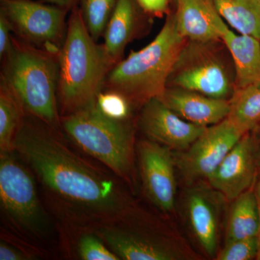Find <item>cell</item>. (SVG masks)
Instances as JSON below:
<instances>
[{
	"label": "cell",
	"instance_id": "18",
	"mask_svg": "<svg viewBox=\"0 0 260 260\" xmlns=\"http://www.w3.org/2000/svg\"><path fill=\"white\" fill-rule=\"evenodd\" d=\"M136 13L134 0H118L109 19L104 34L103 47L115 64L121 60L126 45L134 35Z\"/></svg>",
	"mask_w": 260,
	"mask_h": 260
},
{
	"label": "cell",
	"instance_id": "8",
	"mask_svg": "<svg viewBox=\"0 0 260 260\" xmlns=\"http://www.w3.org/2000/svg\"><path fill=\"white\" fill-rule=\"evenodd\" d=\"M1 11L28 44L59 54L64 41L66 10L30 0H2Z\"/></svg>",
	"mask_w": 260,
	"mask_h": 260
},
{
	"label": "cell",
	"instance_id": "24",
	"mask_svg": "<svg viewBox=\"0 0 260 260\" xmlns=\"http://www.w3.org/2000/svg\"><path fill=\"white\" fill-rule=\"evenodd\" d=\"M95 104L104 115L116 120L126 121L131 112L129 99L123 94L109 89L99 94Z\"/></svg>",
	"mask_w": 260,
	"mask_h": 260
},
{
	"label": "cell",
	"instance_id": "28",
	"mask_svg": "<svg viewBox=\"0 0 260 260\" xmlns=\"http://www.w3.org/2000/svg\"><path fill=\"white\" fill-rule=\"evenodd\" d=\"M32 256L25 253L15 246L1 241L0 243V260H28Z\"/></svg>",
	"mask_w": 260,
	"mask_h": 260
},
{
	"label": "cell",
	"instance_id": "13",
	"mask_svg": "<svg viewBox=\"0 0 260 260\" xmlns=\"http://www.w3.org/2000/svg\"><path fill=\"white\" fill-rule=\"evenodd\" d=\"M256 173V145L246 133L233 147L207 181L210 186L229 201L251 189Z\"/></svg>",
	"mask_w": 260,
	"mask_h": 260
},
{
	"label": "cell",
	"instance_id": "27",
	"mask_svg": "<svg viewBox=\"0 0 260 260\" xmlns=\"http://www.w3.org/2000/svg\"><path fill=\"white\" fill-rule=\"evenodd\" d=\"M13 30L11 24L3 11L0 13V56L4 58L12 47L13 39L10 31Z\"/></svg>",
	"mask_w": 260,
	"mask_h": 260
},
{
	"label": "cell",
	"instance_id": "7",
	"mask_svg": "<svg viewBox=\"0 0 260 260\" xmlns=\"http://www.w3.org/2000/svg\"><path fill=\"white\" fill-rule=\"evenodd\" d=\"M139 217L116 223L98 224L85 231L96 234L121 259H184L185 256L175 243L162 234L145 229L139 223Z\"/></svg>",
	"mask_w": 260,
	"mask_h": 260
},
{
	"label": "cell",
	"instance_id": "21",
	"mask_svg": "<svg viewBox=\"0 0 260 260\" xmlns=\"http://www.w3.org/2000/svg\"><path fill=\"white\" fill-rule=\"evenodd\" d=\"M25 108L3 78L0 83V150L15 151V138L25 120Z\"/></svg>",
	"mask_w": 260,
	"mask_h": 260
},
{
	"label": "cell",
	"instance_id": "15",
	"mask_svg": "<svg viewBox=\"0 0 260 260\" xmlns=\"http://www.w3.org/2000/svg\"><path fill=\"white\" fill-rule=\"evenodd\" d=\"M215 25L220 40L232 54L237 88L260 84V40L230 30L218 12L215 16Z\"/></svg>",
	"mask_w": 260,
	"mask_h": 260
},
{
	"label": "cell",
	"instance_id": "5",
	"mask_svg": "<svg viewBox=\"0 0 260 260\" xmlns=\"http://www.w3.org/2000/svg\"><path fill=\"white\" fill-rule=\"evenodd\" d=\"M61 126L83 151L134 185V137L126 121L111 119L96 104L63 116Z\"/></svg>",
	"mask_w": 260,
	"mask_h": 260
},
{
	"label": "cell",
	"instance_id": "19",
	"mask_svg": "<svg viewBox=\"0 0 260 260\" xmlns=\"http://www.w3.org/2000/svg\"><path fill=\"white\" fill-rule=\"evenodd\" d=\"M259 210L254 189H249L233 201L228 218L225 242L258 237Z\"/></svg>",
	"mask_w": 260,
	"mask_h": 260
},
{
	"label": "cell",
	"instance_id": "29",
	"mask_svg": "<svg viewBox=\"0 0 260 260\" xmlns=\"http://www.w3.org/2000/svg\"><path fill=\"white\" fill-rule=\"evenodd\" d=\"M143 10L153 14H160L167 10L169 0H137Z\"/></svg>",
	"mask_w": 260,
	"mask_h": 260
},
{
	"label": "cell",
	"instance_id": "4",
	"mask_svg": "<svg viewBox=\"0 0 260 260\" xmlns=\"http://www.w3.org/2000/svg\"><path fill=\"white\" fill-rule=\"evenodd\" d=\"M58 55L13 39L4 57L1 78L16 94L25 111L54 129L61 124L56 100Z\"/></svg>",
	"mask_w": 260,
	"mask_h": 260
},
{
	"label": "cell",
	"instance_id": "30",
	"mask_svg": "<svg viewBox=\"0 0 260 260\" xmlns=\"http://www.w3.org/2000/svg\"><path fill=\"white\" fill-rule=\"evenodd\" d=\"M44 1L68 10L70 8H75V3L78 0H44Z\"/></svg>",
	"mask_w": 260,
	"mask_h": 260
},
{
	"label": "cell",
	"instance_id": "16",
	"mask_svg": "<svg viewBox=\"0 0 260 260\" xmlns=\"http://www.w3.org/2000/svg\"><path fill=\"white\" fill-rule=\"evenodd\" d=\"M186 211L191 232L208 256L216 255L219 235L218 210L210 193L193 189L188 193Z\"/></svg>",
	"mask_w": 260,
	"mask_h": 260
},
{
	"label": "cell",
	"instance_id": "17",
	"mask_svg": "<svg viewBox=\"0 0 260 260\" xmlns=\"http://www.w3.org/2000/svg\"><path fill=\"white\" fill-rule=\"evenodd\" d=\"M178 30L184 39L206 44L220 39L215 25L217 10L212 0H176Z\"/></svg>",
	"mask_w": 260,
	"mask_h": 260
},
{
	"label": "cell",
	"instance_id": "22",
	"mask_svg": "<svg viewBox=\"0 0 260 260\" xmlns=\"http://www.w3.org/2000/svg\"><path fill=\"white\" fill-rule=\"evenodd\" d=\"M229 102L227 118L244 134L260 125V84L237 88Z\"/></svg>",
	"mask_w": 260,
	"mask_h": 260
},
{
	"label": "cell",
	"instance_id": "26",
	"mask_svg": "<svg viewBox=\"0 0 260 260\" xmlns=\"http://www.w3.org/2000/svg\"><path fill=\"white\" fill-rule=\"evenodd\" d=\"M259 245L257 237L239 239L225 243L217 254V260H251L257 258Z\"/></svg>",
	"mask_w": 260,
	"mask_h": 260
},
{
	"label": "cell",
	"instance_id": "25",
	"mask_svg": "<svg viewBox=\"0 0 260 260\" xmlns=\"http://www.w3.org/2000/svg\"><path fill=\"white\" fill-rule=\"evenodd\" d=\"M96 234L84 231L78 242V252L84 260H119L115 253Z\"/></svg>",
	"mask_w": 260,
	"mask_h": 260
},
{
	"label": "cell",
	"instance_id": "6",
	"mask_svg": "<svg viewBox=\"0 0 260 260\" xmlns=\"http://www.w3.org/2000/svg\"><path fill=\"white\" fill-rule=\"evenodd\" d=\"M15 152L0 154L2 210L20 232L42 237L49 225L48 218L38 197L35 181Z\"/></svg>",
	"mask_w": 260,
	"mask_h": 260
},
{
	"label": "cell",
	"instance_id": "9",
	"mask_svg": "<svg viewBox=\"0 0 260 260\" xmlns=\"http://www.w3.org/2000/svg\"><path fill=\"white\" fill-rule=\"evenodd\" d=\"M244 135L228 118L208 126L179 157L181 174L188 181L208 179Z\"/></svg>",
	"mask_w": 260,
	"mask_h": 260
},
{
	"label": "cell",
	"instance_id": "1",
	"mask_svg": "<svg viewBox=\"0 0 260 260\" xmlns=\"http://www.w3.org/2000/svg\"><path fill=\"white\" fill-rule=\"evenodd\" d=\"M56 130L42 121L25 119L14 148L57 208L72 215L84 231L138 217L118 179L75 153Z\"/></svg>",
	"mask_w": 260,
	"mask_h": 260
},
{
	"label": "cell",
	"instance_id": "3",
	"mask_svg": "<svg viewBox=\"0 0 260 260\" xmlns=\"http://www.w3.org/2000/svg\"><path fill=\"white\" fill-rule=\"evenodd\" d=\"M184 40L178 30L175 14L171 15L151 43L114 64L104 85L135 104L143 105L153 98L160 99Z\"/></svg>",
	"mask_w": 260,
	"mask_h": 260
},
{
	"label": "cell",
	"instance_id": "11",
	"mask_svg": "<svg viewBox=\"0 0 260 260\" xmlns=\"http://www.w3.org/2000/svg\"><path fill=\"white\" fill-rule=\"evenodd\" d=\"M140 177L145 194L152 204L164 213L175 208L177 194L176 160L172 150L151 140L138 144Z\"/></svg>",
	"mask_w": 260,
	"mask_h": 260
},
{
	"label": "cell",
	"instance_id": "2",
	"mask_svg": "<svg viewBox=\"0 0 260 260\" xmlns=\"http://www.w3.org/2000/svg\"><path fill=\"white\" fill-rule=\"evenodd\" d=\"M57 95L64 115L93 105L114 63L90 35L80 8H73L59 55Z\"/></svg>",
	"mask_w": 260,
	"mask_h": 260
},
{
	"label": "cell",
	"instance_id": "10",
	"mask_svg": "<svg viewBox=\"0 0 260 260\" xmlns=\"http://www.w3.org/2000/svg\"><path fill=\"white\" fill-rule=\"evenodd\" d=\"M215 99H226L232 91L221 61L194 48H183L167 85Z\"/></svg>",
	"mask_w": 260,
	"mask_h": 260
},
{
	"label": "cell",
	"instance_id": "23",
	"mask_svg": "<svg viewBox=\"0 0 260 260\" xmlns=\"http://www.w3.org/2000/svg\"><path fill=\"white\" fill-rule=\"evenodd\" d=\"M118 0H80V12L95 41L105 31Z\"/></svg>",
	"mask_w": 260,
	"mask_h": 260
},
{
	"label": "cell",
	"instance_id": "31",
	"mask_svg": "<svg viewBox=\"0 0 260 260\" xmlns=\"http://www.w3.org/2000/svg\"><path fill=\"white\" fill-rule=\"evenodd\" d=\"M254 192H255L256 201H257L258 210H259V231L258 234V245H259V250H258V255L256 259H260V178L259 181L256 183L255 188H254Z\"/></svg>",
	"mask_w": 260,
	"mask_h": 260
},
{
	"label": "cell",
	"instance_id": "14",
	"mask_svg": "<svg viewBox=\"0 0 260 260\" xmlns=\"http://www.w3.org/2000/svg\"><path fill=\"white\" fill-rule=\"evenodd\" d=\"M160 99L178 115L196 125L208 126L226 119L230 102L184 89L167 88Z\"/></svg>",
	"mask_w": 260,
	"mask_h": 260
},
{
	"label": "cell",
	"instance_id": "12",
	"mask_svg": "<svg viewBox=\"0 0 260 260\" xmlns=\"http://www.w3.org/2000/svg\"><path fill=\"white\" fill-rule=\"evenodd\" d=\"M139 126L149 140L179 151L189 148L206 129L186 121L159 98L143 104Z\"/></svg>",
	"mask_w": 260,
	"mask_h": 260
},
{
	"label": "cell",
	"instance_id": "20",
	"mask_svg": "<svg viewBox=\"0 0 260 260\" xmlns=\"http://www.w3.org/2000/svg\"><path fill=\"white\" fill-rule=\"evenodd\" d=\"M223 20L239 34L260 40V0H212Z\"/></svg>",
	"mask_w": 260,
	"mask_h": 260
}]
</instances>
